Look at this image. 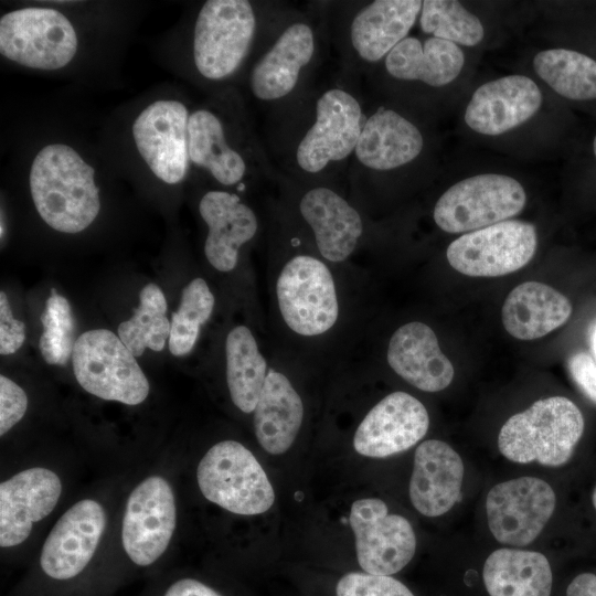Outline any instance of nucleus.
I'll list each match as a JSON object with an SVG mask.
<instances>
[{"label": "nucleus", "mask_w": 596, "mask_h": 596, "mask_svg": "<svg viewBox=\"0 0 596 596\" xmlns=\"http://www.w3.org/2000/svg\"><path fill=\"white\" fill-rule=\"evenodd\" d=\"M29 187L38 214L54 231L83 232L100 211L95 170L70 145L49 143L38 151Z\"/></svg>", "instance_id": "obj_1"}, {"label": "nucleus", "mask_w": 596, "mask_h": 596, "mask_svg": "<svg viewBox=\"0 0 596 596\" xmlns=\"http://www.w3.org/2000/svg\"><path fill=\"white\" fill-rule=\"evenodd\" d=\"M584 417L567 397L551 396L534 402L511 416L498 436L500 453L509 460L558 467L566 464L584 433Z\"/></svg>", "instance_id": "obj_2"}, {"label": "nucleus", "mask_w": 596, "mask_h": 596, "mask_svg": "<svg viewBox=\"0 0 596 596\" xmlns=\"http://www.w3.org/2000/svg\"><path fill=\"white\" fill-rule=\"evenodd\" d=\"M196 479L205 499L236 514H262L275 502V491L264 468L236 440L213 445L198 465Z\"/></svg>", "instance_id": "obj_3"}, {"label": "nucleus", "mask_w": 596, "mask_h": 596, "mask_svg": "<svg viewBox=\"0 0 596 596\" xmlns=\"http://www.w3.org/2000/svg\"><path fill=\"white\" fill-rule=\"evenodd\" d=\"M72 365L78 384L102 400L138 405L149 394L148 379L136 356L110 330L83 332L75 340Z\"/></svg>", "instance_id": "obj_4"}, {"label": "nucleus", "mask_w": 596, "mask_h": 596, "mask_svg": "<svg viewBox=\"0 0 596 596\" xmlns=\"http://www.w3.org/2000/svg\"><path fill=\"white\" fill-rule=\"evenodd\" d=\"M78 38L71 20L51 7H23L0 19V53L21 66L56 71L76 55Z\"/></svg>", "instance_id": "obj_5"}, {"label": "nucleus", "mask_w": 596, "mask_h": 596, "mask_svg": "<svg viewBox=\"0 0 596 596\" xmlns=\"http://www.w3.org/2000/svg\"><path fill=\"white\" fill-rule=\"evenodd\" d=\"M276 299L286 326L301 337L321 336L339 319L333 275L311 255H296L285 263L276 280Z\"/></svg>", "instance_id": "obj_6"}, {"label": "nucleus", "mask_w": 596, "mask_h": 596, "mask_svg": "<svg viewBox=\"0 0 596 596\" xmlns=\"http://www.w3.org/2000/svg\"><path fill=\"white\" fill-rule=\"evenodd\" d=\"M256 19L246 0H209L200 9L193 33V61L205 78L220 81L242 64L252 44Z\"/></svg>", "instance_id": "obj_7"}, {"label": "nucleus", "mask_w": 596, "mask_h": 596, "mask_svg": "<svg viewBox=\"0 0 596 596\" xmlns=\"http://www.w3.org/2000/svg\"><path fill=\"white\" fill-rule=\"evenodd\" d=\"M525 201V191L515 179L483 173L450 187L436 202L433 216L447 233L472 232L519 214Z\"/></svg>", "instance_id": "obj_8"}, {"label": "nucleus", "mask_w": 596, "mask_h": 596, "mask_svg": "<svg viewBox=\"0 0 596 596\" xmlns=\"http://www.w3.org/2000/svg\"><path fill=\"white\" fill-rule=\"evenodd\" d=\"M538 246L533 224L507 220L459 236L447 247L449 265L471 277H498L519 270Z\"/></svg>", "instance_id": "obj_9"}, {"label": "nucleus", "mask_w": 596, "mask_h": 596, "mask_svg": "<svg viewBox=\"0 0 596 596\" xmlns=\"http://www.w3.org/2000/svg\"><path fill=\"white\" fill-rule=\"evenodd\" d=\"M189 118L182 102L164 98L147 105L132 123V140L140 158L163 183H181L188 173Z\"/></svg>", "instance_id": "obj_10"}, {"label": "nucleus", "mask_w": 596, "mask_h": 596, "mask_svg": "<svg viewBox=\"0 0 596 596\" xmlns=\"http://www.w3.org/2000/svg\"><path fill=\"white\" fill-rule=\"evenodd\" d=\"M356 560L369 574L392 575L403 570L416 551V536L409 521L390 513L377 498L355 500L350 509Z\"/></svg>", "instance_id": "obj_11"}, {"label": "nucleus", "mask_w": 596, "mask_h": 596, "mask_svg": "<svg viewBox=\"0 0 596 596\" xmlns=\"http://www.w3.org/2000/svg\"><path fill=\"white\" fill-rule=\"evenodd\" d=\"M556 505L552 487L535 477L493 486L486 499L489 530L501 544L525 546L542 532Z\"/></svg>", "instance_id": "obj_12"}, {"label": "nucleus", "mask_w": 596, "mask_h": 596, "mask_svg": "<svg viewBox=\"0 0 596 596\" xmlns=\"http://www.w3.org/2000/svg\"><path fill=\"white\" fill-rule=\"evenodd\" d=\"M174 496L159 476L141 481L130 493L123 519L121 542L137 565L156 562L167 550L175 529Z\"/></svg>", "instance_id": "obj_13"}, {"label": "nucleus", "mask_w": 596, "mask_h": 596, "mask_svg": "<svg viewBox=\"0 0 596 596\" xmlns=\"http://www.w3.org/2000/svg\"><path fill=\"white\" fill-rule=\"evenodd\" d=\"M363 115L359 102L342 89H329L316 105V121L298 145L296 159L306 172L321 171L355 150Z\"/></svg>", "instance_id": "obj_14"}, {"label": "nucleus", "mask_w": 596, "mask_h": 596, "mask_svg": "<svg viewBox=\"0 0 596 596\" xmlns=\"http://www.w3.org/2000/svg\"><path fill=\"white\" fill-rule=\"evenodd\" d=\"M428 427L429 416L424 404L406 392H393L361 421L353 436V447L365 457H389L413 447Z\"/></svg>", "instance_id": "obj_15"}, {"label": "nucleus", "mask_w": 596, "mask_h": 596, "mask_svg": "<svg viewBox=\"0 0 596 596\" xmlns=\"http://www.w3.org/2000/svg\"><path fill=\"white\" fill-rule=\"evenodd\" d=\"M106 526L104 508L95 500L73 504L57 520L41 552L46 575L68 579L78 575L92 560Z\"/></svg>", "instance_id": "obj_16"}, {"label": "nucleus", "mask_w": 596, "mask_h": 596, "mask_svg": "<svg viewBox=\"0 0 596 596\" xmlns=\"http://www.w3.org/2000/svg\"><path fill=\"white\" fill-rule=\"evenodd\" d=\"M62 492L58 476L43 467L25 469L0 485V545L24 542L35 522L55 508Z\"/></svg>", "instance_id": "obj_17"}, {"label": "nucleus", "mask_w": 596, "mask_h": 596, "mask_svg": "<svg viewBox=\"0 0 596 596\" xmlns=\"http://www.w3.org/2000/svg\"><path fill=\"white\" fill-rule=\"evenodd\" d=\"M538 85L523 75H509L476 89L465 111L466 124L487 136L504 134L526 120L540 108Z\"/></svg>", "instance_id": "obj_18"}, {"label": "nucleus", "mask_w": 596, "mask_h": 596, "mask_svg": "<svg viewBox=\"0 0 596 596\" xmlns=\"http://www.w3.org/2000/svg\"><path fill=\"white\" fill-rule=\"evenodd\" d=\"M464 473L461 457L447 443L439 439L421 443L409 481L413 507L429 518L445 514L460 499Z\"/></svg>", "instance_id": "obj_19"}, {"label": "nucleus", "mask_w": 596, "mask_h": 596, "mask_svg": "<svg viewBox=\"0 0 596 596\" xmlns=\"http://www.w3.org/2000/svg\"><path fill=\"white\" fill-rule=\"evenodd\" d=\"M392 370L411 385L424 392L445 390L454 379V366L441 352L430 327L413 321L397 328L386 352Z\"/></svg>", "instance_id": "obj_20"}, {"label": "nucleus", "mask_w": 596, "mask_h": 596, "mask_svg": "<svg viewBox=\"0 0 596 596\" xmlns=\"http://www.w3.org/2000/svg\"><path fill=\"white\" fill-rule=\"evenodd\" d=\"M199 212L207 226L204 255L219 272H232L241 246L251 241L258 227L254 211L238 195L226 191H207L200 200Z\"/></svg>", "instance_id": "obj_21"}, {"label": "nucleus", "mask_w": 596, "mask_h": 596, "mask_svg": "<svg viewBox=\"0 0 596 596\" xmlns=\"http://www.w3.org/2000/svg\"><path fill=\"white\" fill-rule=\"evenodd\" d=\"M299 211L324 259L341 263L354 252L363 232L362 220L337 192L324 187L313 188L301 198Z\"/></svg>", "instance_id": "obj_22"}, {"label": "nucleus", "mask_w": 596, "mask_h": 596, "mask_svg": "<svg viewBox=\"0 0 596 596\" xmlns=\"http://www.w3.org/2000/svg\"><path fill=\"white\" fill-rule=\"evenodd\" d=\"M313 51V32L309 25L298 22L288 26L253 67L249 75L253 95L262 100L288 95Z\"/></svg>", "instance_id": "obj_23"}, {"label": "nucleus", "mask_w": 596, "mask_h": 596, "mask_svg": "<svg viewBox=\"0 0 596 596\" xmlns=\"http://www.w3.org/2000/svg\"><path fill=\"white\" fill-rule=\"evenodd\" d=\"M253 413L255 436L260 447L270 455H281L294 444L305 408L290 380L269 368Z\"/></svg>", "instance_id": "obj_24"}, {"label": "nucleus", "mask_w": 596, "mask_h": 596, "mask_svg": "<svg viewBox=\"0 0 596 596\" xmlns=\"http://www.w3.org/2000/svg\"><path fill=\"white\" fill-rule=\"evenodd\" d=\"M571 313L567 297L549 285L531 280L509 292L501 318L509 334L519 340H534L563 326Z\"/></svg>", "instance_id": "obj_25"}, {"label": "nucleus", "mask_w": 596, "mask_h": 596, "mask_svg": "<svg viewBox=\"0 0 596 596\" xmlns=\"http://www.w3.org/2000/svg\"><path fill=\"white\" fill-rule=\"evenodd\" d=\"M423 149V136L415 125L392 109L380 108L361 130L355 156L373 170H391L414 160Z\"/></svg>", "instance_id": "obj_26"}, {"label": "nucleus", "mask_w": 596, "mask_h": 596, "mask_svg": "<svg viewBox=\"0 0 596 596\" xmlns=\"http://www.w3.org/2000/svg\"><path fill=\"white\" fill-rule=\"evenodd\" d=\"M419 0H376L354 17L351 43L368 62H376L403 41L422 10Z\"/></svg>", "instance_id": "obj_27"}, {"label": "nucleus", "mask_w": 596, "mask_h": 596, "mask_svg": "<svg viewBox=\"0 0 596 596\" xmlns=\"http://www.w3.org/2000/svg\"><path fill=\"white\" fill-rule=\"evenodd\" d=\"M464 63V53L457 44L434 36L424 43L416 38H405L385 58L386 70L393 77L421 81L435 87L451 83Z\"/></svg>", "instance_id": "obj_28"}, {"label": "nucleus", "mask_w": 596, "mask_h": 596, "mask_svg": "<svg viewBox=\"0 0 596 596\" xmlns=\"http://www.w3.org/2000/svg\"><path fill=\"white\" fill-rule=\"evenodd\" d=\"M490 596H551L553 574L547 558L539 552L499 549L482 570Z\"/></svg>", "instance_id": "obj_29"}, {"label": "nucleus", "mask_w": 596, "mask_h": 596, "mask_svg": "<svg viewBox=\"0 0 596 596\" xmlns=\"http://www.w3.org/2000/svg\"><path fill=\"white\" fill-rule=\"evenodd\" d=\"M189 155L193 166L204 169L223 185L240 183L246 173L245 160L228 145L222 120L207 109L190 114Z\"/></svg>", "instance_id": "obj_30"}, {"label": "nucleus", "mask_w": 596, "mask_h": 596, "mask_svg": "<svg viewBox=\"0 0 596 596\" xmlns=\"http://www.w3.org/2000/svg\"><path fill=\"white\" fill-rule=\"evenodd\" d=\"M226 383L233 404L253 413L259 400L268 365L252 330L235 326L225 340Z\"/></svg>", "instance_id": "obj_31"}, {"label": "nucleus", "mask_w": 596, "mask_h": 596, "mask_svg": "<svg viewBox=\"0 0 596 596\" xmlns=\"http://www.w3.org/2000/svg\"><path fill=\"white\" fill-rule=\"evenodd\" d=\"M535 73L558 95L574 100L596 99V61L567 49H551L533 60Z\"/></svg>", "instance_id": "obj_32"}, {"label": "nucleus", "mask_w": 596, "mask_h": 596, "mask_svg": "<svg viewBox=\"0 0 596 596\" xmlns=\"http://www.w3.org/2000/svg\"><path fill=\"white\" fill-rule=\"evenodd\" d=\"M167 300L161 288L147 284L139 292V306L134 316L119 323L118 337L137 358L146 349L162 351L170 336V321L167 318Z\"/></svg>", "instance_id": "obj_33"}, {"label": "nucleus", "mask_w": 596, "mask_h": 596, "mask_svg": "<svg viewBox=\"0 0 596 596\" xmlns=\"http://www.w3.org/2000/svg\"><path fill=\"white\" fill-rule=\"evenodd\" d=\"M214 306L215 297L203 278L196 277L183 288L179 308L170 321L168 344L171 354L183 356L192 351Z\"/></svg>", "instance_id": "obj_34"}, {"label": "nucleus", "mask_w": 596, "mask_h": 596, "mask_svg": "<svg viewBox=\"0 0 596 596\" xmlns=\"http://www.w3.org/2000/svg\"><path fill=\"white\" fill-rule=\"evenodd\" d=\"M421 28L434 38L466 46L477 45L485 35L481 21L454 0H425Z\"/></svg>", "instance_id": "obj_35"}, {"label": "nucleus", "mask_w": 596, "mask_h": 596, "mask_svg": "<svg viewBox=\"0 0 596 596\" xmlns=\"http://www.w3.org/2000/svg\"><path fill=\"white\" fill-rule=\"evenodd\" d=\"M40 319L43 326L39 341L42 358L49 364L64 365L72 359L75 344V320L68 300L52 289Z\"/></svg>", "instance_id": "obj_36"}, {"label": "nucleus", "mask_w": 596, "mask_h": 596, "mask_svg": "<svg viewBox=\"0 0 596 596\" xmlns=\"http://www.w3.org/2000/svg\"><path fill=\"white\" fill-rule=\"evenodd\" d=\"M336 596H414V594L391 575L351 572L337 583Z\"/></svg>", "instance_id": "obj_37"}, {"label": "nucleus", "mask_w": 596, "mask_h": 596, "mask_svg": "<svg viewBox=\"0 0 596 596\" xmlns=\"http://www.w3.org/2000/svg\"><path fill=\"white\" fill-rule=\"evenodd\" d=\"M28 396L24 390L6 375H0V435L7 434L24 416Z\"/></svg>", "instance_id": "obj_38"}, {"label": "nucleus", "mask_w": 596, "mask_h": 596, "mask_svg": "<svg viewBox=\"0 0 596 596\" xmlns=\"http://www.w3.org/2000/svg\"><path fill=\"white\" fill-rule=\"evenodd\" d=\"M25 341L24 323L12 315L7 294L0 292V353L9 355L15 353Z\"/></svg>", "instance_id": "obj_39"}, {"label": "nucleus", "mask_w": 596, "mask_h": 596, "mask_svg": "<svg viewBox=\"0 0 596 596\" xmlns=\"http://www.w3.org/2000/svg\"><path fill=\"white\" fill-rule=\"evenodd\" d=\"M568 370L577 386L596 403V363L586 352H577L568 359Z\"/></svg>", "instance_id": "obj_40"}, {"label": "nucleus", "mask_w": 596, "mask_h": 596, "mask_svg": "<svg viewBox=\"0 0 596 596\" xmlns=\"http://www.w3.org/2000/svg\"><path fill=\"white\" fill-rule=\"evenodd\" d=\"M164 596H221L217 592L193 578H183L173 583Z\"/></svg>", "instance_id": "obj_41"}, {"label": "nucleus", "mask_w": 596, "mask_h": 596, "mask_svg": "<svg viewBox=\"0 0 596 596\" xmlns=\"http://www.w3.org/2000/svg\"><path fill=\"white\" fill-rule=\"evenodd\" d=\"M566 596H596V575L578 574L568 585Z\"/></svg>", "instance_id": "obj_42"}, {"label": "nucleus", "mask_w": 596, "mask_h": 596, "mask_svg": "<svg viewBox=\"0 0 596 596\" xmlns=\"http://www.w3.org/2000/svg\"><path fill=\"white\" fill-rule=\"evenodd\" d=\"M590 344H592V349H593V352L596 356V326L592 332V337H590Z\"/></svg>", "instance_id": "obj_43"}, {"label": "nucleus", "mask_w": 596, "mask_h": 596, "mask_svg": "<svg viewBox=\"0 0 596 596\" xmlns=\"http://www.w3.org/2000/svg\"><path fill=\"white\" fill-rule=\"evenodd\" d=\"M592 501H593V505L596 510V487L594 488L593 490V493H592Z\"/></svg>", "instance_id": "obj_44"}, {"label": "nucleus", "mask_w": 596, "mask_h": 596, "mask_svg": "<svg viewBox=\"0 0 596 596\" xmlns=\"http://www.w3.org/2000/svg\"><path fill=\"white\" fill-rule=\"evenodd\" d=\"M593 150H594V155L596 157V136H595L594 141H593Z\"/></svg>", "instance_id": "obj_45"}]
</instances>
